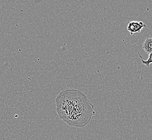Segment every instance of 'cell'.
Masks as SVG:
<instances>
[{
	"label": "cell",
	"instance_id": "3",
	"mask_svg": "<svg viewBox=\"0 0 152 140\" xmlns=\"http://www.w3.org/2000/svg\"><path fill=\"white\" fill-rule=\"evenodd\" d=\"M142 48L147 54H150L152 53V37L146 38L142 44Z\"/></svg>",
	"mask_w": 152,
	"mask_h": 140
},
{
	"label": "cell",
	"instance_id": "2",
	"mask_svg": "<svg viewBox=\"0 0 152 140\" xmlns=\"http://www.w3.org/2000/svg\"><path fill=\"white\" fill-rule=\"evenodd\" d=\"M146 25L142 21H131L129 22L127 26V29L131 35L136 33H140L143 28L146 27Z\"/></svg>",
	"mask_w": 152,
	"mask_h": 140
},
{
	"label": "cell",
	"instance_id": "4",
	"mask_svg": "<svg viewBox=\"0 0 152 140\" xmlns=\"http://www.w3.org/2000/svg\"><path fill=\"white\" fill-rule=\"evenodd\" d=\"M137 54H138V55H139V56L140 58L141 63H142L143 65H146L147 67H149L151 64H152V53L149 54V58H148V59L147 61H144V60H143V59H142V56L141 55L140 53L139 52H137Z\"/></svg>",
	"mask_w": 152,
	"mask_h": 140
},
{
	"label": "cell",
	"instance_id": "1",
	"mask_svg": "<svg viewBox=\"0 0 152 140\" xmlns=\"http://www.w3.org/2000/svg\"><path fill=\"white\" fill-rule=\"evenodd\" d=\"M58 117L68 125L84 127L96 114L94 105L80 90L70 89L61 92L56 99Z\"/></svg>",
	"mask_w": 152,
	"mask_h": 140
}]
</instances>
